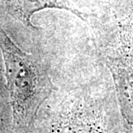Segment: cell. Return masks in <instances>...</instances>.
Masks as SVG:
<instances>
[{
    "mask_svg": "<svg viewBox=\"0 0 133 133\" xmlns=\"http://www.w3.org/2000/svg\"><path fill=\"white\" fill-rule=\"evenodd\" d=\"M0 50L17 133H29L43 103L53 91L49 74L39 60L21 49L0 26Z\"/></svg>",
    "mask_w": 133,
    "mask_h": 133,
    "instance_id": "cell-1",
    "label": "cell"
},
{
    "mask_svg": "<svg viewBox=\"0 0 133 133\" xmlns=\"http://www.w3.org/2000/svg\"><path fill=\"white\" fill-rule=\"evenodd\" d=\"M101 61L110 72L125 133H133V4L126 14L97 24L94 31Z\"/></svg>",
    "mask_w": 133,
    "mask_h": 133,
    "instance_id": "cell-2",
    "label": "cell"
},
{
    "mask_svg": "<svg viewBox=\"0 0 133 133\" xmlns=\"http://www.w3.org/2000/svg\"><path fill=\"white\" fill-rule=\"evenodd\" d=\"M44 133H125L115 94L77 88L49 117Z\"/></svg>",
    "mask_w": 133,
    "mask_h": 133,
    "instance_id": "cell-3",
    "label": "cell"
},
{
    "mask_svg": "<svg viewBox=\"0 0 133 133\" xmlns=\"http://www.w3.org/2000/svg\"><path fill=\"white\" fill-rule=\"evenodd\" d=\"M10 6L16 16L26 26L34 28L32 17L45 9H58L71 12L84 22H87V15L75 8L68 0H10Z\"/></svg>",
    "mask_w": 133,
    "mask_h": 133,
    "instance_id": "cell-4",
    "label": "cell"
},
{
    "mask_svg": "<svg viewBox=\"0 0 133 133\" xmlns=\"http://www.w3.org/2000/svg\"><path fill=\"white\" fill-rule=\"evenodd\" d=\"M130 4H133V0H131V3Z\"/></svg>",
    "mask_w": 133,
    "mask_h": 133,
    "instance_id": "cell-5",
    "label": "cell"
}]
</instances>
